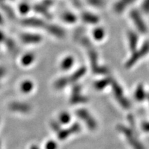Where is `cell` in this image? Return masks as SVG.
Listing matches in <instances>:
<instances>
[{
	"instance_id": "obj_23",
	"label": "cell",
	"mask_w": 149,
	"mask_h": 149,
	"mask_svg": "<svg viewBox=\"0 0 149 149\" xmlns=\"http://www.w3.org/2000/svg\"><path fill=\"white\" fill-rule=\"evenodd\" d=\"M74 63V57L71 55H68L65 57L61 61L60 67L63 70H68L70 69Z\"/></svg>"
},
{
	"instance_id": "obj_39",
	"label": "cell",
	"mask_w": 149,
	"mask_h": 149,
	"mask_svg": "<svg viewBox=\"0 0 149 149\" xmlns=\"http://www.w3.org/2000/svg\"><path fill=\"white\" fill-rule=\"evenodd\" d=\"M147 98H148V102H149V95H147Z\"/></svg>"
},
{
	"instance_id": "obj_10",
	"label": "cell",
	"mask_w": 149,
	"mask_h": 149,
	"mask_svg": "<svg viewBox=\"0 0 149 149\" xmlns=\"http://www.w3.org/2000/svg\"><path fill=\"white\" fill-rule=\"evenodd\" d=\"M19 40L26 45H36L42 42L43 37L37 33L26 32L20 34Z\"/></svg>"
},
{
	"instance_id": "obj_36",
	"label": "cell",
	"mask_w": 149,
	"mask_h": 149,
	"mask_svg": "<svg viewBox=\"0 0 149 149\" xmlns=\"http://www.w3.org/2000/svg\"><path fill=\"white\" fill-rule=\"evenodd\" d=\"M30 149H40V147H39L36 144H33L31 145V146L30 147Z\"/></svg>"
},
{
	"instance_id": "obj_13",
	"label": "cell",
	"mask_w": 149,
	"mask_h": 149,
	"mask_svg": "<svg viewBox=\"0 0 149 149\" xmlns=\"http://www.w3.org/2000/svg\"><path fill=\"white\" fill-rule=\"evenodd\" d=\"M8 109L14 113L28 114L32 110V107L30 104L22 102H13L9 104Z\"/></svg>"
},
{
	"instance_id": "obj_8",
	"label": "cell",
	"mask_w": 149,
	"mask_h": 149,
	"mask_svg": "<svg viewBox=\"0 0 149 149\" xmlns=\"http://www.w3.org/2000/svg\"><path fill=\"white\" fill-rule=\"evenodd\" d=\"M48 35H51L52 37H55L57 39H63L66 36V31L61 27V26L57 24H53L50 22V23H46L45 27L44 29Z\"/></svg>"
},
{
	"instance_id": "obj_7",
	"label": "cell",
	"mask_w": 149,
	"mask_h": 149,
	"mask_svg": "<svg viewBox=\"0 0 149 149\" xmlns=\"http://www.w3.org/2000/svg\"><path fill=\"white\" fill-rule=\"evenodd\" d=\"M47 23L45 19L37 17H25L21 21L22 25L31 29L44 30Z\"/></svg>"
},
{
	"instance_id": "obj_11",
	"label": "cell",
	"mask_w": 149,
	"mask_h": 149,
	"mask_svg": "<svg viewBox=\"0 0 149 149\" xmlns=\"http://www.w3.org/2000/svg\"><path fill=\"white\" fill-rule=\"evenodd\" d=\"M139 35L135 30H128L126 33V38H127L128 46L131 53L137 49L139 47Z\"/></svg>"
},
{
	"instance_id": "obj_26",
	"label": "cell",
	"mask_w": 149,
	"mask_h": 149,
	"mask_svg": "<svg viewBox=\"0 0 149 149\" xmlns=\"http://www.w3.org/2000/svg\"><path fill=\"white\" fill-rule=\"evenodd\" d=\"M147 97V95L142 85H139L135 92V98L137 101L141 102Z\"/></svg>"
},
{
	"instance_id": "obj_20",
	"label": "cell",
	"mask_w": 149,
	"mask_h": 149,
	"mask_svg": "<svg viewBox=\"0 0 149 149\" xmlns=\"http://www.w3.org/2000/svg\"><path fill=\"white\" fill-rule=\"evenodd\" d=\"M35 60V55L33 53L29 52L24 54L20 59V63L23 66L27 67L31 66L34 63Z\"/></svg>"
},
{
	"instance_id": "obj_22",
	"label": "cell",
	"mask_w": 149,
	"mask_h": 149,
	"mask_svg": "<svg viewBox=\"0 0 149 149\" xmlns=\"http://www.w3.org/2000/svg\"><path fill=\"white\" fill-rule=\"evenodd\" d=\"M34 83L33 81L30 79H26L24 80L20 84L19 88L20 91L24 94H28L30 93L31 91H33L34 89Z\"/></svg>"
},
{
	"instance_id": "obj_38",
	"label": "cell",
	"mask_w": 149,
	"mask_h": 149,
	"mask_svg": "<svg viewBox=\"0 0 149 149\" xmlns=\"http://www.w3.org/2000/svg\"><path fill=\"white\" fill-rule=\"evenodd\" d=\"M7 1H13V0H0V3H6Z\"/></svg>"
},
{
	"instance_id": "obj_17",
	"label": "cell",
	"mask_w": 149,
	"mask_h": 149,
	"mask_svg": "<svg viewBox=\"0 0 149 149\" xmlns=\"http://www.w3.org/2000/svg\"><path fill=\"white\" fill-rule=\"evenodd\" d=\"M49 8L46 7L43 3H40L35 4L33 6V10L35 11L36 13L40 15H42L43 17H44L45 19H51V14L49 11Z\"/></svg>"
},
{
	"instance_id": "obj_1",
	"label": "cell",
	"mask_w": 149,
	"mask_h": 149,
	"mask_svg": "<svg viewBox=\"0 0 149 149\" xmlns=\"http://www.w3.org/2000/svg\"><path fill=\"white\" fill-rule=\"evenodd\" d=\"M128 17L133 24L134 30L139 35H145L148 33V25L146 21V18L139 8L132 7L128 11Z\"/></svg>"
},
{
	"instance_id": "obj_5",
	"label": "cell",
	"mask_w": 149,
	"mask_h": 149,
	"mask_svg": "<svg viewBox=\"0 0 149 149\" xmlns=\"http://www.w3.org/2000/svg\"><path fill=\"white\" fill-rule=\"evenodd\" d=\"M137 1V0H116L112 6V10L117 15H121L129 10Z\"/></svg>"
},
{
	"instance_id": "obj_9",
	"label": "cell",
	"mask_w": 149,
	"mask_h": 149,
	"mask_svg": "<svg viewBox=\"0 0 149 149\" xmlns=\"http://www.w3.org/2000/svg\"><path fill=\"white\" fill-rule=\"evenodd\" d=\"M111 85L113 87V93H114V95L117 100V102L121 104V106H122L123 107L125 108V109H128L130 107V102H128V100L124 97V92H123L122 88H121L120 86L117 84V82L114 81V80H111Z\"/></svg>"
},
{
	"instance_id": "obj_2",
	"label": "cell",
	"mask_w": 149,
	"mask_h": 149,
	"mask_svg": "<svg viewBox=\"0 0 149 149\" xmlns=\"http://www.w3.org/2000/svg\"><path fill=\"white\" fill-rule=\"evenodd\" d=\"M86 72V68L84 66L81 67L72 74H70L68 77H64L57 79L54 84V87L56 89H61L64 88L69 84L77 81L78 79H79L82 76L84 75Z\"/></svg>"
},
{
	"instance_id": "obj_19",
	"label": "cell",
	"mask_w": 149,
	"mask_h": 149,
	"mask_svg": "<svg viewBox=\"0 0 149 149\" xmlns=\"http://www.w3.org/2000/svg\"><path fill=\"white\" fill-rule=\"evenodd\" d=\"M0 10L2 13L3 15L7 16V17L10 19H15L16 18V13L11 8L10 6L6 4V3H0Z\"/></svg>"
},
{
	"instance_id": "obj_12",
	"label": "cell",
	"mask_w": 149,
	"mask_h": 149,
	"mask_svg": "<svg viewBox=\"0 0 149 149\" xmlns=\"http://www.w3.org/2000/svg\"><path fill=\"white\" fill-rule=\"evenodd\" d=\"M76 114L81 120L85 122V124L91 130H95L97 128V123L95 120L92 117V115L89 113V112L87 111L86 109H81L77 110L76 112Z\"/></svg>"
},
{
	"instance_id": "obj_15",
	"label": "cell",
	"mask_w": 149,
	"mask_h": 149,
	"mask_svg": "<svg viewBox=\"0 0 149 149\" xmlns=\"http://www.w3.org/2000/svg\"><path fill=\"white\" fill-rule=\"evenodd\" d=\"M92 28L93 29L91 33L92 40L97 42H101L104 40V39L107 37V31L105 28L101 24H98Z\"/></svg>"
},
{
	"instance_id": "obj_3",
	"label": "cell",
	"mask_w": 149,
	"mask_h": 149,
	"mask_svg": "<svg viewBox=\"0 0 149 149\" xmlns=\"http://www.w3.org/2000/svg\"><path fill=\"white\" fill-rule=\"evenodd\" d=\"M149 53V41L143 43L137 49L132 53L130 57L126 63V68H129Z\"/></svg>"
},
{
	"instance_id": "obj_35",
	"label": "cell",
	"mask_w": 149,
	"mask_h": 149,
	"mask_svg": "<svg viewBox=\"0 0 149 149\" xmlns=\"http://www.w3.org/2000/svg\"><path fill=\"white\" fill-rule=\"evenodd\" d=\"M4 23H5L4 16H3L2 13L1 12V10H0V26H3V24H4Z\"/></svg>"
},
{
	"instance_id": "obj_30",
	"label": "cell",
	"mask_w": 149,
	"mask_h": 149,
	"mask_svg": "<svg viewBox=\"0 0 149 149\" xmlns=\"http://www.w3.org/2000/svg\"><path fill=\"white\" fill-rule=\"evenodd\" d=\"M45 149H57V142L53 140H49L46 143Z\"/></svg>"
},
{
	"instance_id": "obj_32",
	"label": "cell",
	"mask_w": 149,
	"mask_h": 149,
	"mask_svg": "<svg viewBox=\"0 0 149 149\" xmlns=\"http://www.w3.org/2000/svg\"><path fill=\"white\" fill-rule=\"evenodd\" d=\"M6 37L7 36L6 35L5 33H3L2 31L0 30V45H1V44H3L4 41L6 40Z\"/></svg>"
},
{
	"instance_id": "obj_28",
	"label": "cell",
	"mask_w": 149,
	"mask_h": 149,
	"mask_svg": "<svg viewBox=\"0 0 149 149\" xmlns=\"http://www.w3.org/2000/svg\"><path fill=\"white\" fill-rule=\"evenodd\" d=\"M139 9L145 16H149V0H141Z\"/></svg>"
},
{
	"instance_id": "obj_31",
	"label": "cell",
	"mask_w": 149,
	"mask_h": 149,
	"mask_svg": "<svg viewBox=\"0 0 149 149\" xmlns=\"http://www.w3.org/2000/svg\"><path fill=\"white\" fill-rule=\"evenodd\" d=\"M51 128L55 130V132H59V130H61L60 126H59V123L57 122H55V121H53L51 124Z\"/></svg>"
},
{
	"instance_id": "obj_40",
	"label": "cell",
	"mask_w": 149,
	"mask_h": 149,
	"mask_svg": "<svg viewBox=\"0 0 149 149\" xmlns=\"http://www.w3.org/2000/svg\"><path fill=\"white\" fill-rule=\"evenodd\" d=\"M0 149H1V142H0Z\"/></svg>"
},
{
	"instance_id": "obj_18",
	"label": "cell",
	"mask_w": 149,
	"mask_h": 149,
	"mask_svg": "<svg viewBox=\"0 0 149 149\" xmlns=\"http://www.w3.org/2000/svg\"><path fill=\"white\" fill-rule=\"evenodd\" d=\"M86 100L84 97L81 95V87L79 86H75L72 90L70 102L72 104H78L81 102H84Z\"/></svg>"
},
{
	"instance_id": "obj_34",
	"label": "cell",
	"mask_w": 149,
	"mask_h": 149,
	"mask_svg": "<svg viewBox=\"0 0 149 149\" xmlns=\"http://www.w3.org/2000/svg\"><path fill=\"white\" fill-rule=\"evenodd\" d=\"M141 128L144 130V131L148 132L149 131V122H144L141 124Z\"/></svg>"
},
{
	"instance_id": "obj_24",
	"label": "cell",
	"mask_w": 149,
	"mask_h": 149,
	"mask_svg": "<svg viewBox=\"0 0 149 149\" xmlns=\"http://www.w3.org/2000/svg\"><path fill=\"white\" fill-rule=\"evenodd\" d=\"M31 10H33V7L26 1H22L19 3L17 6V12L24 17H27V15L29 14Z\"/></svg>"
},
{
	"instance_id": "obj_14",
	"label": "cell",
	"mask_w": 149,
	"mask_h": 149,
	"mask_svg": "<svg viewBox=\"0 0 149 149\" xmlns=\"http://www.w3.org/2000/svg\"><path fill=\"white\" fill-rule=\"evenodd\" d=\"M59 18L63 23L69 26H73L79 21V15L70 10H65L61 13Z\"/></svg>"
},
{
	"instance_id": "obj_4",
	"label": "cell",
	"mask_w": 149,
	"mask_h": 149,
	"mask_svg": "<svg viewBox=\"0 0 149 149\" xmlns=\"http://www.w3.org/2000/svg\"><path fill=\"white\" fill-rule=\"evenodd\" d=\"M78 15H79V21L92 27L100 24L101 22L100 16L92 11L82 10Z\"/></svg>"
},
{
	"instance_id": "obj_21",
	"label": "cell",
	"mask_w": 149,
	"mask_h": 149,
	"mask_svg": "<svg viewBox=\"0 0 149 149\" xmlns=\"http://www.w3.org/2000/svg\"><path fill=\"white\" fill-rule=\"evenodd\" d=\"M4 46L6 48L7 51L11 54H16L18 53L19 49L18 46L17 45L16 42H15L14 40H13L10 37H6V40L3 43Z\"/></svg>"
},
{
	"instance_id": "obj_33",
	"label": "cell",
	"mask_w": 149,
	"mask_h": 149,
	"mask_svg": "<svg viewBox=\"0 0 149 149\" xmlns=\"http://www.w3.org/2000/svg\"><path fill=\"white\" fill-rule=\"evenodd\" d=\"M6 73V70L3 66H0V79H2Z\"/></svg>"
},
{
	"instance_id": "obj_29",
	"label": "cell",
	"mask_w": 149,
	"mask_h": 149,
	"mask_svg": "<svg viewBox=\"0 0 149 149\" xmlns=\"http://www.w3.org/2000/svg\"><path fill=\"white\" fill-rule=\"evenodd\" d=\"M71 117L68 113L62 112L59 115V123L62 124H67L70 122Z\"/></svg>"
},
{
	"instance_id": "obj_16",
	"label": "cell",
	"mask_w": 149,
	"mask_h": 149,
	"mask_svg": "<svg viewBox=\"0 0 149 149\" xmlns=\"http://www.w3.org/2000/svg\"><path fill=\"white\" fill-rule=\"evenodd\" d=\"M80 130V126L79 124H74L71 127L67 129L60 130L59 132H57V136L58 138L61 140H64L66 139L67 137H69L70 135L74 133H77Z\"/></svg>"
},
{
	"instance_id": "obj_25",
	"label": "cell",
	"mask_w": 149,
	"mask_h": 149,
	"mask_svg": "<svg viewBox=\"0 0 149 149\" xmlns=\"http://www.w3.org/2000/svg\"><path fill=\"white\" fill-rule=\"evenodd\" d=\"M84 2L93 8L101 9L106 5L105 0H84Z\"/></svg>"
},
{
	"instance_id": "obj_27",
	"label": "cell",
	"mask_w": 149,
	"mask_h": 149,
	"mask_svg": "<svg viewBox=\"0 0 149 149\" xmlns=\"http://www.w3.org/2000/svg\"><path fill=\"white\" fill-rule=\"evenodd\" d=\"M111 80L112 79H109V78L99 80L95 83V87L97 90H102V89L106 88L109 84H111Z\"/></svg>"
},
{
	"instance_id": "obj_37",
	"label": "cell",
	"mask_w": 149,
	"mask_h": 149,
	"mask_svg": "<svg viewBox=\"0 0 149 149\" xmlns=\"http://www.w3.org/2000/svg\"><path fill=\"white\" fill-rule=\"evenodd\" d=\"M74 1L77 3V5H80L81 4V1H83V0H73Z\"/></svg>"
},
{
	"instance_id": "obj_6",
	"label": "cell",
	"mask_w": 149,
	"mask_h": 149,
	"mask_svg": "<svg viewBox=\"0 0 149 149\" xmlns=\"http://www.w3.org/2000/svg\"><path fill=\"white\" fill-rule=\"evenodd\" d=\"M118 130H120L121 133H122L126 139V140L128 141L129 144L134 149H145L140 141L136 139V137L134 135L133 131H132L130 128L123 125H120L118 126Z\"/></svg>"
}]
</instances>
